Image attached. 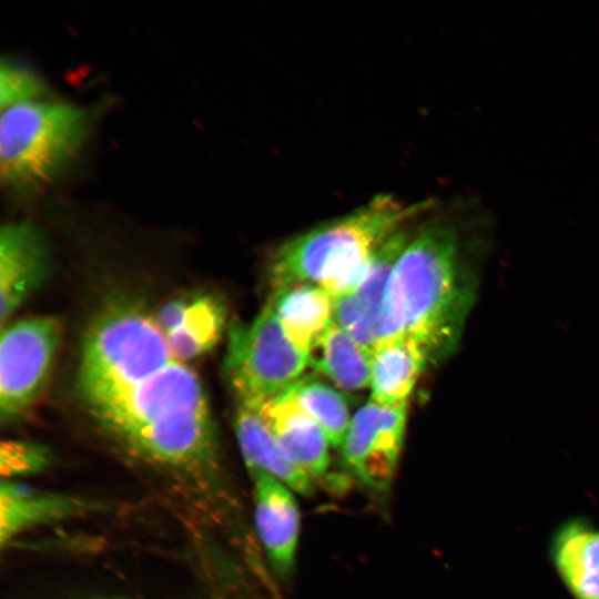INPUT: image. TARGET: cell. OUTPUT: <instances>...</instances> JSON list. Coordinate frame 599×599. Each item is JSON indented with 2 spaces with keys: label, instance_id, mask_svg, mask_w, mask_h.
<instances>
[{
  "label": "cell",
  "instance_id": "6da1fadb",
  "mask_svg": "<svg viewBox=\"0 0 599 599\" xmlns=\"http://www.w3.org/2000/svg\"><path fill=\"white\" fill-rule=\"evenodd\" d=\"M78 384L93 418L135 453L177 468L212 459L214 427L202 383L143 311L113 306L91 323Z\"/></svg>",
  "mask_w": 599,
  "mask_h": 599
},
{
  "label": "cell",
  "instance_id": "7a4b0ae2",
  "mask_svg": "<svg viewBox=\"0 0 599 599\" xmlns=\"http://www.w3.org/2000/svg\"><path fill=\"white\" fill-rule=\"evenodd\" d=\"M466 240L453 215L436 217L413 234L388 283L375 348L405 336L427 367L454 352L475 294Z\"/></svg>",
  "mask_w": 599,
  "mask_h": 599
},
{
  "label": "cell",
  "instance_id": "3957f363",
  "mask_svg": "<svg viewBox=\"0 0 599 599\" xmlns=\"http://www.w3.org/2000/svg\"><path fill=\"white\" fill-rule=\"evenodd\" d=\"M430 206L377 195L349 214L283 242L268 263L272 287L315 284L334 298L353 292L375 250Z\"/></svg>",
  "mask_w": 599,
  "mask_h": 599
},
{
  "label": "cell",
  "instance_id": "277c9868",
  "mask_svg": "<svg viewBox=\"0 0 599 599\" xmlns=\"http://www.w3.org/2000/svg\"><path fill=\"white\" fill-rule=\"evenodd\" d=\"M85 108L43 99L2 110L0 120L1 181L10 190L27 191L55 179L87 139Z\"/></svg>",
  "mask_w": 599,
  "mask_h": 599
},
{
  "label": "cell",
  "instance_id": "5b68a950",
  "mask_svg": "<svg viewBox=\"0 0 599 599\" xmlns=\"http://www.w3.org/2000/svg\"><path fill=\"white\" fill-rule=\"evenodd\" d=\"M308 364L266 304L251 323L230 326L224 373L240 405L258 408L281 396Z\"/></svg>",
  "mask_w": 599,
  "mask_h": 599
},
{
  "label": "cell",
  "instance_id": "8992f818",
  "mask_svg": "<svg viewBox=\"0 0 599 599\" xmlns=\"http://www.w3.org/2000/svg\"><path fill=\"white\" fill-rule=\"evenodd\" d=\"M52 316L22 318L2 326L0 342V417L22 416L41 393L61 341Z\"/></svg>",
  "mask_w": 599,
  "mask_h": 599
},
{
  "label": "cell",
  "instance_id": "52a82bcc",
  "mask_svg": "<svg viewBox=\"0 0 599 599\" xmlns=\"http://www.w3.org/2000/svg\"><path fill=\"white\" fill-rule=\"evenodd\" d=\"M407 406L369 402L352 417L341 446L346 469L374 498L392 488L404 445Z\"/></svg>",
  "mask_w": 599,
  "mask_h": 599
},
{
  "label": "cell",
  "instance_id": "ba28073f",
  "mask_svg": "<svg viewBox=\"0 0 599 599\" xmlns=\"http://www.w3.org/2000/svg\"><path fill=\"white\" fill-rule=\"evenodd\" d=\"M251 478L256 535L275 575L287 579L295 567L301 530L295 493L265 473Z\"/></svg>",
  "mask_w": 599,
  "mask_h": 599
},
{
  "label": "cell",
  "instance_id": "9c48e42d",
  "mask_svg": "<svg viewBox=\"0 0 599 599\" xmlns=\"http://www.w3.org/2000/svg\"><path fill=\"white\" fill-rule=\"evenodd\" d=\"M49 255L42 233L30 222H11L0 233V319H8L42 284Z\"/></svg>",
  "mask_w": 599,
  "mask_h": 599
},
{
  "label": "cell",
  "instance_id": "30bf717a",
  "mask_svg": "<svg viewBox=\"0 0 599 599\" xmlns=\"http://www.w3.org/2000/svg\"><path fill=\"white\" fill-rule=\"evenodd\" d=\"M225 318L223 303L205 293L173 298L154 317L172 353L185 363L204 355L217 344Z\"/></svg>",
  "mask_w": 599,
  "mask_h": 599
},
{
  "label": "cell",
  "instance_id": "8fae6325",
  "mask_svg": "<svg viewBox=\"0 0 599 599\" xmlns=\"http://www.w3.org/2000/svg\"><path fill=\"white\" fill-rule=\"evenodd\" d=\"M286 454L318 485L341 488L343 480L331 469V443L318 426L294 400L286 395L256 408Z\"/></svg>",
  "mask_w": 599,
  "mask_h": 599
},
{
  "label": "cell",
  "instance_id": "7c38bea8",
  "mask_svg": "<svg viewBox=\"0 0 599 599\" xmlns=\"http://www.w3.org/2000/svg\"><path fill=\"white\" fill-rule=\"evenodd\" d=\"M233 425L250 475L265 473L305 497L315 493L316 481L286 454L256 408L237 404Z\"/></svg>",
  "mask_w": 599,
  "mask_h": 599
},
{
  "label": "cell",
  "instance_id": "4fadbf2b",
  "mask_svg": "<svg viewBox=\"0 0 599 599\" xmlns=\"http://www.w3.org/2000/svg\"><path fill=\"white\" fill-rule=\"evenodd\" d=\"M550 558L575 599H599V529L580 518L568 520L552 536Z\"/></svg>",
  "mask_w": 599,
  "mask_h": 599
},
{
  "label": "cell",
  "instance_id": "5bb4252c",
  "mask_svg": "<svg viewBox=\"0 0 599 599\" xmlns=\"http://www.w3.org/2000/svg\"><path fill=\"white\" fill-rule=\"evenodd\" d=\"M293 344L311 354L333 322L334 297L315 284L273 288L266 302Z\"/></svg>",
  "mask_w": 599,
  "mask_h": 599
},
{
  "label": "cell",
  "instance_id": "9a60e30c",
  "mask_svg": "<svg viewBox=\"0 0 599 599\" xmlns=\"http://www.w3.org/2000/svg\"><path fill=\"white\" fill-rule=\"evenodd\" d=\"M427 368L417 346L403 336L379 344L372 353V402L388 406H407L419 375Z\"/></svg>",
  "mask_w": 599,
  "mask_h": 599
},
{
  "label": "cell",
  "instance_id": "2e32d148",
  "mask_svg": "<svg viewBox=\"0 0 599 599\" xmlns=\"http://www.w3.org/2000/svg\"><path fill=\"white\" fill-rule=\"evenodd\" d=\"M313 352L317 355L311 356L309 364L341 389L354 392L369 386L372 354L334 321Z\"/></svg>",
  "mask_w": 599,
  "mask_h": 599
},
{
  "label": "cell",
  "instance_id": "e0dca14e",
  "mask_svg": "<svg viewBox=\"0 0 599 599\" xmlns=\"http://www.w3.org/2000/svg\"><path fill=\"white\" fill-rule=\"evenodd\" d=\"M77 507L72 499L33 493L3 481L0 489L1 544L35 524L68 515Z\"/></svg>",
  "mask_w": 599,
  "mask_h": 599
},
{
  "label": "cell",
  "instance_id": "ac0fdd59",
  "mask_svg": "<svg viewBox=\"0 0 599 599\" xmlns=\"http://www.w3.org/2000/svg\"><path fill=\"white\" fill-rule=\"evenodd\" d=\"M283 394L318 424L332 447L342 446L352 419L342 393L316 378L303 376Z\"/></svg>",
  "mask_w": 599,
  "mask_h": 599
},
{
  "label": "cell",
  "instance_id": "d6986e66",
  "mask_svg": "<svg viewBox=\"0 0 599 599\" xmlns=\"http://www.w3.org/2000/svg\"><path fill=\"white\" fill-rule=\"evenodd\" d=\"M412 236L407 225L392 233L375 250L361 282L353 291L374 324L375 336L390 276Z\"/></svg>",
  "mask_w": 599,
  "mask_h": 599
},
{
  "label": "cell",
  "instance_id": "ffe728a7",
  "mask_svg": "<svg viewBox=\"0 0 599 599\" xmlns=\"http://www.w3.org/2000/svg\"><path fill=\"white\" fill-rule=\"evenodd\" d=\"M45 91L42 79L34 71L11 60L1 61V110L22 102L42 99Z\"/></svg>",
  "mask_w": 599,
  "mask_h": 599
},
{
  "label": "cell",
  "instance_id": "44dd1931",
  "mask_svg": "<svg viewBox=\"0 0 599 599\" xmlns=\"http://www.w3.org/2000/svg\"><path fill=\"white\" fill-rule=\"evenodd\" d=\"M333 321L370 354L376 346L374 324L353 292L334 298Z\"/></svg>",
  "mask_w": 599,
  "mask_h": 599
},
{
  "label": "cell",
  "instance_id": "7402d4cb",
  "mask_svg": "<svg viewBox=\"0 0 599 599\" xmlns=\"http://www.w3.org/2000/svg\"><path fill=\"white\" fill-rule=\"evenodd\" d=\"M49 463L48 453L31 443L8 440L1 445V471L13 476L41 470Z\"/></svg>",
  "mask_w": 599,
  "mask_h": 599
}]
</instances>
